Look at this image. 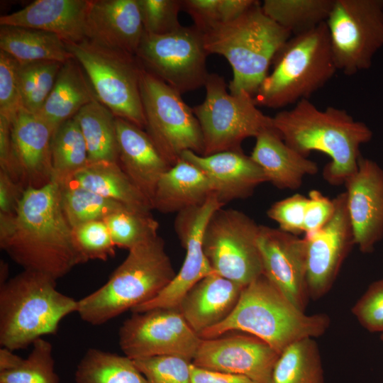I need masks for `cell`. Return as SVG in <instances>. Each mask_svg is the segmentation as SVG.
Listing matches in <instances>:
<instances>
[{"label":"cell","instance_id":"3957f363","mask_svg":"<svg viewBox=\"0 0 383 383\" xmlns=\"http://www.w3.org/2000/svg\"><path fill=\"white\" fill-rule=\"evenodd\" d=\"M330 323L325 313L307 315L299 309L262 274L243 288L226 319L199 336L209 339L243 332L264 340L280 354L298 340L321 336Z\"/></svg>","mask_w":383,"mask_h":383},{"label":"cell","instance_id":"83f0119b","mask_svg":"<svg viewBox=\"0 0 383 383\" xmlns=\"http://www.w3.org/2000/svg\"><path fill=\"white\" fill-rule=\"evenodd\" d=\"M95 100H98L97 96L86 73L72 57L62 64L55 85L37 115L55 131Z\"/></svg>","mask_w":383,"mask_h":383},{"label":"cell","instance_id":"277c9868","mask_svg":"<svg viewBox=\"0 0 383 383\" xmlns=\"http://www.w3.org/2000/svg\"><path fill=\"white\" fill-rule=\"evenodd\" d=\"M202 34L208 54L223 56L232 67L230 93L246 92L253 97L276 54L292 37L265 13L258 1L233 21L216 24Z\"/></svg>","mask_w":383,"mask_h":383},{"label":"cell","instance_id":"1f68e13d","mask_svg":"<svg viewBox=\"0 0 383 383\" xmlns=\"http://www.w3.org/2000/svg\"><path fill=\"white\" fill-rule=\"evenodd\" d=\"M270 383H326L314 338L298 340L279 355Z\"/></svg>","mask_w":383,"mask_h":383},{"label":"cell","instance_id":"30bf717a","mask_svg":"<svg viewBox=\"0 0 383 383\" xmlns=\"http://www.w3.org/2000/svg\"><path fill=\"white\" fill-rule=\"evenodd\" d=\"M140 88L145 129L170 165L179 162L187 150L202 155L204 139L199 121L181 94L143 68Z\"/></svg>","mask_w":383,"mask_h":383},{"label":"cell","instance_id":"b9f144b4","mask_svg":"<svg viewBox=\"0 0 383 383\" xmlns=\"http://www.w3.org/2000/svg\"><path fill=\"white\" fill-rule=\"evenodd\" d=\"M138 4L145 33L165 35L182 26L178 18L182 0H138Z\"/></svg>","mask_w":383,"mask_h":383},{"label":"cell","instance_id":"db71d44e","mask_svg":"<svg viewBox=\"0 0 383 383\" xmlns=\"http://www.w3.org/2000/svg\"><path fill=\"white\" fill-rule=\"evenodd\" d=\"M380 338H381L382 341L383 342V333H381Z\"/></svg>","mask_w":383,"mask_h":383},{"label":"cell","instance_id":"6da1fadb","mask_svg":"<svg viewBox=\"0 0 383 383\" xmlns=\"http://www.w3.org/2000/svg\"><path fill=\"white\" fill-rule=\"evenodd\" d=\"M0 247L23 267L58 279L86 262L62 209L55 182L28 187L13 215H0Z\"/></svg>","mask_w":383,"mask_h":383},{"label":"cell","instance_id":"484cf974","mask_svg":"<svg viewBox=\"0 0 383 383\" xmlns=\"http://www.w3.org/2000/svg\"><path fill=\"white\" fill-rule=\"evenodd\" d=\"M255 139L250 157L262 170L267 182L277 188L297 189L304 177L318 173V164L287 145L274 127Z\"/></svg>","mask_w":383,"mask_h":383},{"label":"cell","instance_id":"44dd1931","mask_svg":"<svg viewBox=\"0 0 383 383\" xmlns=\"http://www.w3.org/2000/svg\"><path fill=\"white\" fill-rule=\"evenodd\" d=\"M144 33L138 0H89L87 38L135 55Z\"/></svg>","mask_w":383,"mask_h":383},{"label":"cell","instance_id":"7402d4cb","mask_svg":"<svg viewBox=\"0 0 383 383\" xmlns=\"http://www.w3.org/2000/svg\"><path fill=\"white\" fill-rule=\"evenodd\" d=\"M54 132L38 115L24 109L11 123L13 151L26 188L41 187L51 182Z\"/></svg>","mask_w":383,"mask_h":383},{"label":"cell","instance_id":"52a82bcc","mask_svg":"<svg viewBox=\"0 0 383 383\" xmlns=\"http://www.w3.org/2000/svg\"><path fill=\"white\" fill-rule=\"evenodd\" d=\"M272 65L254 96L257 106L279 109L309 99L337 71L326 22L292 36Z\"/></svg>","mask_w":383,"mask_h":383},{"label":"cell","instance_id":"9c48e42d","mask_svg":"<svg viewBox=\"0 0 383 383\" xmlns=\"http://www.w3.org/2000/svg\"><path fill=\"white\" fill-rule=\"evenodd\" d=\"M204 87V101L192 108L203 135L202 155L240 150L244 140L273 128L272 117L259 110L254 97L228 92L223 77L209 74Z\"/></svg>","mask_w":383,"mask_h":383},{"label":"cell","instance_id":"d4e9b609","mask_svg":"<svg viewBox=\"0 0 383 383\" xmlns=\"http://www.w3.org/2000/svg\"><path fill=\"white\" fill-rule=\"evenodd\" d=\"M244 287L213 272L189 289L177 309L199 335L230 315Z\"/></svg>","mask_w":383,"mask_h":383},{"label":"cell","instance_id":"7a4b0ae2","mask_svg":"<svg viewBox=\"0 0 383 383\" xmlns=\"http://www.w3.org/2000/svg\"><path fill=\"white\" fill-rule=\"evenodd\" d=\"M272 124L284 143L302 155L308 157L311 152L318 151L330 157L323 177L333 186L343 185L355 172L360 148L373 135L365 123L345 110L333 106L321 110L306 99L278 112Z\"/></svg>","mask_w":383,"mask_h":383},{"label":"cell","instance_id":"ee69618b","mask_svg":"<svg viewBox=\"0 0 383 383\" xmlns=\"http://www.w3.org/2000/svg\"><path fill=\"white\" fill-rule=\"evenodd\" d=\"M307 201V196L296 193L275 201L268 209L267 215L278 224L281 231L299 236L304 233Z\"/></svg>","mask_w":383,"mask_h":383},{"label":"cell","instance_id":"5bb4252c","mask_svg":"<svg viewBox=\"0 0 383 383\" xmlns=\"http://www.w3.org/2000/svg\"><path fill=\"white\" fill-rule=\"evenodd\" d=\"M201 341L178 309L133 313L119 330V345L132 360L176 355L192 361Z\"/></svg>","mask_w":383,"mask_h":383},{"label":"cell","instance_id":"f907efd6","mask_svg":"<svg viewBox=\"0 0 383 383\" xmlns=\"http://www.w3.org/2000/svg\"><path fill=\"white\" fill-rule=\"evenodd\" d=\"M190 370L192 383H257L243 375L206 369L192 363Z\"/></svg>","mask_w":383,"mask_h":383},{"label":"cell","instance_id":"8fae6325","mask_svg":"<svg viewBox=\"0 0 383 383\" xmlns=\"http://www.w3.org/2000/svg\"><path fill=\"white\" fill-rule=\"evenodd\" d=\"M260 225L234 209H217L204 233V253L214 272L244 287L262 274Z\"/></svg>","mask_w":383,"mask_h":383},{"label":"cell","instance_id":"836d02e7","mask_svg":"<svg viewBox=\"0 0 383 383\" xmlns=\"http://www.w3.org/2000/svg\"><path fill=\"white\" fill-rule=\"evenodd\" d=\"M334 0H265V13L296 35L326 22Z\"/></svg>","mask_w":383,"mask_h":383},{"label":"cell","instance_id":"ab89813d","mask_svg":"<svg viewBox=\"0 0 383 383\" xmlns=\"http://www.w3.org/2000/svg\"><path fill=\"white\" fill-rule=\"evenodd\" d=\"M148 383H192V361L176 355L133 360Z\"/></svg>","mask_w":383,"mask_h":383},{"label":"cell","instance_id":"c3c4849f","mask_svg":"<svg viewBox=\"0 0 383 383\" xmlns=\"http://www.w3.org/2000/svg\"><path fill=\"white\" fill-rule=\"evenodd\" d=\"M0 170L6 172L16 182L23 184L22 175L13 151L11 123L1 116H0Z\"/></svg>","mask_w":383,"mask_h":383},{"label":"cell","instance_id":"f35d334b","mask_svg":"<svg viewBox=\"0 0 383 383\" xmlns=\"http://www.w3.org/2000/svg\"><path fill=\"white\" fill-rule=\"evenodd\" d=\"M32 346L31 352L17 367L0 372V383H60L51 343L41 338Z\"/></svg>","mask_w":383,"mask_h":383},{"label":"cell","instance_id":"8992f818","mask_svg":"<svg viewBox=\"0 0 383 383\" xmlns=\"http://www.w3.org/2000/svg\"><path fill=\"white\" fill-rule=\"evenodd\" d=\"M56 279L24 270L0 286V345L11 350L55 334L61 321L77 312L78 300L60 292Z\"/></svg>","mask_w":383,"mask_h":383},{"label":"cell","instance_id":"e575fe53","mask_svg":"<svg viewBox=\"0 0 383 383\" xmlns=\"http://www.w3.org/2000/svg\"><path fill=\"white\" fill-rule=\"evenodd\" d=\"M51 153V181L59 185L68 181L77 171L89 163L86 142L74 118L62 123L54 132Z\"/></svg>","mask_w":383,"mask_h":383},{"label":"cell","instance_id":"7bdbcfd3","mask_svg":"<svg viewBox=\"0 0 383 383\" xmlns=\"http://www.w3.org/2000/svg\"><path fill=\"white\" fill-rule=\"evenodd\" d=\"M18 70V62L0 50V116L10 123L23 109Z\"/></svg>","mask_w":383,"mask_h":383},{"label":"cell","instance_id":"681fc988","mask_svg":"<svg viewBox=\"0 0 383 383\" xmlns=\"http://www.w3.org/2000/svg\"><path fill=\"white\" fill-rule=\"evenodd\" d=\"M26 187L0 170V215H13Z\"/></svg>","mask_w":383,"mask_h":383},{"label":"cell","instance_id":"8d00e7d4","mask_svg":"<svg viewBox=\"0 0 383 383\" xmlns=\"http://www.w3.org/2000/svg\"><path fill=\"white\" fill-rule=\"evenodd\" d=\"M104 221L115 246L128 250L158 235L159 223L151 212L124 207L107 216Z\"/></svg>","mask_w":383,"mask_h":383},{"label":"cell","instance_id":"e0dca14e","mask_svg":"<svg viewBox=\"0 0 383 383\" xmlns=\"http://www.w3.org/2000/svg\"><path fill=\"white\" fill-rule=\"evenodd\" d=\"M257 245L262 274L296 307L305 311L310 297L304 238L260 225Z\"/></svg>","mask_w":383,"mask_h":383},{"label":"cell","instance_id":"d6a6232c","mask_svg":"<svg viewBox=\"0 0 383 383\" xmlns=\"http://www.w3.org/2000/svg\"><path fill=\"white\" fill-rule=\"evenodd\" d=\"M75 383H148L133 360L89 348L78 363Z\"/></svg>","mask_w":383,"mask_h":383},{"label":"cell","instance_id":"4dcf8cb0","mask_svg":"<svg viewBox=\"0 0 383 383\" xmlns=\"http://www.w3.org/2000/svg\"><path fill=\"white\" fill-rule=\"evenodd\" d=\"M86 142L89 162H118L116 116L99 100L84 106L74 117Z\"/></svg>","mask_w":383,"mask_h":383},{"label":"cell","instance_id":"816d5d0a","mask_svg":"<svg viewBox=\"0 0 383 383\" xmlns=\"http://www.w3.org/2000/svg\"><path fill=\"white\" fill-rule=\"evenodd\" d=\"M23 358L16 355L13 350L1 347L0 349V372L17 367Z\"/></svg>","mask_w":383,"mask_h":383},{"label":"cell","instance_id":"4316f807","mask_svg":"<svg viewBox=\"0 0 383 383\" xmlns=\"http://www.w3.org/2000/svg\"><path fill=\"white\" fill-rule=\"evenodd\" d=\"M213 194L203 172L181 159L159 179L152 209L162 213H179L203 204Z\"/></svg>","mask_w":383,"mask_h":383},{"label":"cell","instance_id":"60d3db41","mask_svg":"<svg viewBox=\"0 0 383 383\" xmlns=\"http://www.w3.org/2000/svg\"><path fill=\"white\" fill-rule=\"evenodd\" d=\"M72 229L75 245L86 262L106 261L114 256L116 246L104 221L87 222Z\"/></svg>","mask_w":383,"mask_h":383},{"label":"cell","instance_id":"2e32d148","mask_svg":"<svg viewBox=\"0 0 383 383\" xmlns=\"http://www.w3.org/2000/svg\"><path fill=\"white\" fill-rule=\"evenodd\" d=\"M335 211L320 230L304 235L307 286L310 299L317 300L332 287L340 267L355 245L345 192L333 199Z\"/></svg>","mask_w":383,"mask_h":383},{"label":"cell","instance_id":"5b68a950","mask_svg":"<svg viewBox=\"0 0 383 383\" xmlns=\"http://www.w3.org/2000/svg\"><path fill=\"white\" fill-rule=\"evenodd\" d=\"M176 274L157 235L129 250L102 287L78 300L77 313L87 323L102 325L156 297Z\"/></svg>","mask_w":383,"mask_h":383},{"label":"cell","instance_id":"7c38bea8","mask_svg":"<svg viewBox=\"0 0 383 383\" xmlns=\"http://www.w3.org/2000/svg\"><path fill=\"white\" fill-rule=\"evenodd\" d=\"M326 24L337 70L353 75L383 47V0H334Z\"/></svg>","mask_w":383,"mask_h":383},{"label":"cell","instance_id":"f1b7e54d","mask_svg":"<svg viewBox=\"0 0 383 383\" xmlns=\"http://www.w3.org/2000/svg\"><path fill=\"white\" fill-rule=\"evenodd\" d=\"M69 180L132 209L148 213L153 209L149 200L116 162H89L77 171Z\"/></svg>","mask_w":383,"mask_h":383},{"label":"cell","instance_id":"f6af8a7d","mask_svg":"<svg viewBox=\"0 0 383 383\" xmlns=\"http://www.w3.org/2000/svg\"><path fill=\"white\" fill-rule=\"evenodd\" d=\"M352 313L368 331L383 333V279L368 287L353 306Z\"/></svg>","mask_w":383,"mask_h":383},{"label":"cell","instance_id":"ac0fdd59","mask_svg":"<svg viewBox=\"0 0 383 383\" xmlns=\"http://www.w3.org/2000/svg\"><path fill=\"white\" fill-rule=\"evenodd\" d=\"M242 333L201 338L192 363L206 369L243 375L257 383H270L280 354L259 338Z\"/></svg>","mask_w":383,"mask_h":383},{"label":"cell","instance_id":"ffe728a7","mask_svg":"<svg viewBox=\"0 0 383 383\" xmlns=\"http://www.w3.org/2000/svg\"><path fill=\"white\" fill-rule=\"evenodd\" d=\"M181 159L198 167L210 181L213 193L223 205L250 196L267 182L260 167L243 150H229L210 155L184 151Z\"/></svg>","mask_w":383,"mask_h":383},{"label":"cell","instance_id":"f5cc1de1","mask_svg":"<svg viewBox=\"0 0 383 383\" xmlns=\"http://www.w3.org/2000/svg\"><path fill=\"white\" fill-rule=\"evenodd\" d=\"M8 267L7 265L4 262L1 261V278H0V283L1 285L4 284L8 279H7V274H8Z\"/></svg>","mask_w":383,"mask_h":383},{"label":"cell","instance_id":"74e56055","mask_svg":"<svg viewBox=\"0 0 383 383\" xmlns=\"http://www.w3.org/2000/svg\"><path fill=\"white\" fill-rule=\"evenodd\" d=\"M63 63L38 61L18 64V79L23 109L37 114L50 94Z\"/></svg>","mask_w":383,"mask_h":383},{"label":"cell","instance_id":"d6986e66","mask_svg":"<svg viewBox=\"0 0 383 383\" xmlns=\"http://www.w3.org/2000/svg\"><path fill=\"white\" fill-rule=\"evenodd\" d=\"M355 244L371 253L383 238V168L360 155L355 172L343 184Z\"/></svg>","mask_w":383,"mask_h":383},{"label":"cell","instance_id":"4fadbf2b","mask_svg":"<svg viewBox=\"0 0 383 383\" xmlns=\"http://www.w3.org/2000/svg\"><path fill=\"white\" fill-rule=\"evenodd\" d=\"M208 55L202 33L193 26L165 35L145 32L135 56L145 70L182 94L205 85Z\"/></svg>","mask_w":383,"mask_h":383},{"label":"cell","instance_id":"bcb514c9","mask_svg":"<svg viewBox=\"0 0 383 383\" xmlns=\"http://www.w3.org/2000/svg\"><path fill=\"white\" fill-rule=\"evenodd\" d=\"M335 203L320 191L309 192L304 217V235H311L323 228L333 217Z\"/></svg>","mask_w":383,"mask_h":383},{"label":"cell","instance_id":"d590c367","mask_svg":"<svg viewBox=\"0 0 383 383\" xmlns=\"http://www.w3.org/2000/svg\"><path fill=\"white\" fill-rule=\"evenodd\" d=\"M60 189L62 209L72 228L87 222L104 221L113 212L128 207L87 189L71 180L60 184Z\"/></svg>","mask_w":383,"mask_h":383},{"label":"cell","instance_id":"7dc6e473","mask_svg":"<svg viewBox=\"0 0 383 383\" xmlns=\"http://www.w3.org/2000/svg\"><path fill=\"white\" fill-rule=\"evenodd\" d=\"M221 0H182V10L192 17L201 33L221 23Z\"/></svg>","mask_w":383,"mask_h":383},{"label":"cell","instance_id":"9a60e30c","mask_svg":"<svg viewBox=\"0 0 383 383\" xmlns=\"http://www.w3.org/2000/svg\"><path fill=\"white\" fill-rule=\"evenodd\" d=\"M224 206L212 194L203 204L177 213L174 227L186 255L180 270L154 299L138 306L133 313L157 308L177 309L183 296L204 277L213 272L203 248L205 228L212 216Z\"/></svg>","mask_w":383,"mask_h":383},{"label":"cell","instance_id":"603a6c76","mask_svg":"<svg viewBox=\"0 0 383 383\" xmlns=\"http://www.w3.org/2000/svg\"><path fill=\"white\" fill-rule=\"evenodd\" d=\"M116 128L118 163L152 204L159 179L172 166L144 129L119 117Z\"/></svg>","mask_w":383,"mask_h":383},{"label":"cell","instance_id":"cb8c5ba5","mask_svg":"<svg viewBox=\"0 0 383 383\" xmlns=\"http://www.w3.org/2000/svg\"><path fill=\"white\" fill-rule=\"evenodd\" d=\"M89 0H36L13 13L1 15L0 25L38 29L57 35L65 43L87 38Z\"/></svg>","mask_w":383,"mask_h":383},{"label":"cell","instance_id":"f546056e","mask_svg":"<svg viewBox=\"0 0 383 383\" xmlns=\"http://www.w3.org/2000/svg\"><path fill=\"white\" fill-rule=\"evenodd\" d=\"M0 50L18 64L38 61L65 62L73 57L57 35L43 30L0 25Z\"/></svg>","mask_w":383,"mask_h":383},{"label":"cell","instance_id":"ba28073f","mask_svg":"<svg viewBox=\"0 0 383 383\" xmlns=\"http://www.w3.org/2000/svg\"><path fill=\"white\" fill-rule=\"evenodd\" d=\"M65 45L86 73L98 100L116 117L145 129L140 88L143 67L136 56L88 38Z\"/></svg>","mask_w":383,"mask_h":383}]
</instances>
